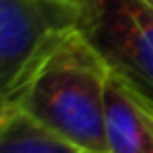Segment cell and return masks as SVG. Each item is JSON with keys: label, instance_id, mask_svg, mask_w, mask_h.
Instances as JSON below:
<instances>
[{"label": "cell", "instance_id": "1", "mask_svg": "<svg viewBox=\"0 0 153 153\" xmlns=\"http://www.w3.org/2000/svg\"><path fill=\"white\" fill-rule=\"evenodd\" d=\"M108 76L106 61L74 29L34 59L18 81L2 92V106L23 108L83 153H108Z\"/></svg>", "mask_w": 153, "mask_h": 153}, {"label": "cell", "instance_id": "2", "mask_svg": "<svg viewBox=\"0 0 153 153\" xmlns=\"http://www.w3.org/2000/svg\"><path fill=\"white\" fill-rule=\"evenodd\" d=\"M76 29L153 113V9L144 0H83Z\"/></svg>", "mask_w": 153, "mask_h": 153}, {"label": "cell", "instance_id": "3", "mask_svg": "<svg viewBox=\"0 0 153 153\" xmlns=\"http://www.w3.org/2000/svg\"><path fill=\"white\" fill-rule=\"evenodd\" d=\"M76 25L74 14L41 0H0V90H9L38 54Z\"/></svg>", "mask_w": 153, "mask_h": 153}, {"label": "cell", "instance_id": "4", "mask_svg": "<svg viewBox=\"0 0 153 153\" xmlns=\"http://www.w3.org/2000/svg\"><path fill=\"white\" fill-rule=\"evenodd\" d=\"M108 153H153V113L110 72L106 86Z\"/></svg>", "mask_w": 153, "mask_h": 153}, {"label": "cell", "instance_id": "5", "mask_svg": "<svg viewBox=\"0 0 153 153\" xmlns=\"http://www.w3.org/2000/svg\"><path fill=\"white\" fill-rule=\"evenodd\" d=\"M0 153H83L50 126L16 106H2Z\"/></svg>", "mask_w": 153, "mask_h": 153}, {"label": "cell", "instance_id": "6", "mask_svg": "<svg viewBox=\"0 0 153 153\" xmlns=\"http://www.w3.org/2000/svg\"><path fill=\"white\" fill-rule=\"evenodd\" d=\"M50 7H56V9H63V11H70L74 14L76 18L81 16V7H83V0H41Z\"/></svg>", "mask_w": 153, "mask_h": 153}, {"label": "cell", "instance_id": "7", "mask_svg": "<svg viewBox=\"0 0 153 153\" xmlns=\"http://www.w3.org/2000/svg\"><path fill=\"white\" fill-rule=\"evenodd\" d=\"M144 2H146V5L151 7V9H153V0H144Z\"/></svg>", "mask_w": 153, "mask_h": 153}]
</instances>
